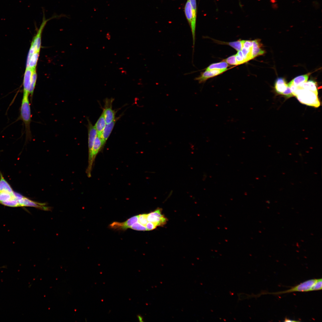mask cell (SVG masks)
<instances>
[{
  "label": "cell",
  "mask_w": 322,
  "mask_h": 322,
  "mask_svg": "<svg viewBox=\"0 0 322 322\" xmlns=\"http://www.w3.org/2000/svg\"><path fill=\"white\" fill-rule=\"evenodd\" d=\"M271 1L272 3H275L276 1L275 0H271Z\"/></svg>",
  "instance_id": "obj_35"
},
{
  "label": "cell",
  "mask_w": 322,
  "mask_h": 322,
  "mask_svg": "<svg viewBox=\"0 0 322 322\" xmlns=\"http://www.w3.org/2000/svg\"><path fill=\"white\" fill-rule=\"evenodd\" d=\"M106 124V121L103 114L102 113L95 126L97 131V135L100 137Z\"/></svg>",
  "instance_id": "obj_18"
},
{
  "label": "cell",
  "mask_w": 322,
  "mask_h": 322,
  "mask_svg": "<svg viewBox=\"0 0 322 322\" xmlns=\"http://www.w3.org/2000/svg\"><path fill=\"white\" fill-rule=\"evenodd\" d=\"M40 51L34 52L30 56H28L27 61V67L33 70L36 69Z\"/></svg>",
  "instance_id": "obj_17"
},
{
  "label": "cell",
  "mask_w": 322,
  "mask_h": 322,
  "mask_svg": "<svg viewBox=\"0 0 322 322\" xmlns=\"http://www.w3.org/2000/svg\"><path fill=\"white\" fill-rule=\"evenodd\" d=\"M137 318H138V319L139 320V321H140V322H143V317L141 315H138Z\"/></svg>",
  "instance_id": "obj_33"
},
{
  "label": "cell",
  "mask_w": 322,
  "mask_h": 322,
  "mask_svg": "<svg viewBox=\"0 0 322 322\" xmlns=\"http://www.w3.org/2000/svg\"><path fill=\"white\" fill-rule=\"evenodd\" d=\"M228 66V64L226 62L223 61L212 64L210 65L206 70H210L213 69L227 70Z\"/></svg>",
  "instance_id": "obj_22"
},
{
  "label": "cell",
  "mask_w": 322,
  "mask_h": 322,
  "mask_svg": "<svg viewBox=\"0 0 322 322\" xmlns=\"http://www.w3.org/2000/svg\"><path fill=\"white\" fill-rule=\"evenodd\" d=\"M244 40H238L235 41L226 43V44L230 46L237 51L242 49L243 45Z\"/></svg>",
  "instance_id": "obj_26"
},
{
  "label": "cell",
  "mask_w": 322,
  "mask_h": 322,
  "mask_svg": "<svg viewBox=\"0 0 322 322\" xmlns=\"http://www.w3.org/2000/svg\"><path fill=\"white\" fill-rule=\"evenodd\" d=\"M0 268H1V267H0Z\"/></svg>",
  "instance_id": "obj_36"
},
{
  "label": "cell",
  "mask_w": 322,
  "mask_h": 322,
  "mask_svg": "<svg viewBox=\"0 0 322 322\" xmlns=\"http://www.w3.org/2000/svg\"><path fill=\"white\" fill-rule=\"evenodd\" d=\"M115 122L116 120L115 119L110 123L106 124L100 137L103 145L105 144L110 136Z\"/></svg>",
  "instance_id": "obj_12"
},
{
  "label": "cell",
  "mask_w": 322,
  "mask_h": 322,
  "mask_svg": "<svg viewBox=\"0 0 322 322\" xmlns=\"http://www.w3.org/2000/svg\"><path fill=\"white\" fill-rule=\"evenodd\" d=\"M0 203L5 206L11 207H20L18 201L16 198H13L7 201L1 202Z\"/></svg>",
  "instance_id": "obj_25"
},
{
  "label": "cell",
  "mask_w": 322,
  "mask_h": 322,
  "mask_svg": "<svg viewBox=\"0 0 322 322\" xmlns=\"http://www.w3.org/2000/svg\"><path fill=\"white\" fill-rule=\"evenodd\" d=\"M43 16L42 20L39 28L35 36L32 41L29 52L28 56H30L37 51H40L41 47V36L43 30L47 22L51 19L54 18H59L62 17L63 15H60L56 14L53 15L51 17L46 19L45 16L44 11L43 10Z\"/></svg>",
  "instance_id": "obj_3"
},
{
  "label": "cell",
  "mask_w": 322,
  "mask_h": 322,
  "mask_svg": "<svg viewBox=\"0 0 322 322\" xmlns=\"http://www.w3.org/2000/svg\"><path fill=\"white\" fill-rule=\"evenodd\" d=\"M227 69L219 70L213 69L206 70L202 72L200 75L195 78L196 80H198L199 83L205 81L208 79L220 75L225 72Z\"/></svg>",
  "instance_id": "obj_8"
},
{
  "label": "cell",
  "mask_w": 322,
  "mask_h": 322,
  "mask_svg": "<svg viewBox=\"0 0 322 322\" xmlns=\"http://www.w3.org/2000/svg\"><path fill=\"white\" fill-rule=\"evenodd\" d=\"M29 94L23 93L20 109V119L24 123L25 126L26 137L30 139L31 137L30 130V124L31 121L30 104L29 99Z\"/></svg>",
  "instance_id": "obj_1"
},
{
  "label": "cell",
  "mask_w": 322,
  "mask_h": 322,
  "mask_svg": "<svg viewBox=\"0 0 322 322\" xmlns=\"http://www.w3.org/2000/svg\"><path fill=\"white\" fill-rule=\"evenodd\" d=\"M112 101L108 100H106L103 112L106 124L110 123L115 119V112L112 108Z\"/></svg>",
  "instance_id": "obj_9"
},
{
  "label": "cell",
  "mask_w": 322,
  "mask_h": 322,
  "mask_svg": "<svg viewBox=\"0 0 322 322\" xmlns=\"http://www.w3.org/2000/svg\"><path fill=\"white\" fill-rule=\"evenodd\" d=\"M130 228L132 229L137 230H147V229L145 226L142 225L139 222H137L133 224Z\"/></svg>",
  "instance_id": "obj_27"
},
{
  "label": "cell",
  "mask_w": 322,
  "mask_h": 322,
  "mask_svg": "<svg viewBox=\"0 0 322 322\" xmlns=\"http://www.w3.org/2000/svg\"><path fill=\"white\" fill-rule=\"evenodd\" d=\"M281 95H284L287 97H290L294 96L290 87L288 85L286 89Z\"/></svg>",
  "instance_id": "obj_31"
},
{
  "label": "cell",
  "mask_w": 322,
  "mask_h": 322,
  "mask_svg": "<svg viewBox=\"0 0 322 322\" xmlns=\"http://www.w3.org/2000/svg\"><path fill=\"white\" fill-rule=\"evenodd\" d=\"M138 222L142 225L145 226L148 222L147 219V214H143L138 215Z\"/></svg>",
  "instance_id": "obj_29"
},
{
  "label": "cell",
  "mask_w": 322,
  "mask_h": 322,
  "mask_svg": "<svg viewBox=\"0 0 322 322\" xmlns=\"http://www.w3.org/2000/svg\"><path fill=\"white\" fill-rule=\"evenodd\" d=\"M32 70L27 67L24 74L23 80V93L30 94Z\"/></svg>",
  "instance_id": "obj_11"
},
{
  "label": "cell",
  "mask_w": 322,
  "mask_h": 322,
  "mask_svg": "<svg viewBox=\"0 0 322 322\" xmlns=\"http://www.w3.org/2000/svg\"><path fill=\"white\" fill-rule=\"evenodd\" d=\"M316 279H311L304 281L287 290L274 293H267V294L280 295L295 292H307L310 291L312 286L316 281Z\"/></svg>",
  "instance_id": "obj_6"
},
{
  "label": "cell",
  "mask_w": 322,
  "mask_h": 322,
  "mask_svg": "<svg viewBox=\"0 0 322 322\" xmlns=\"http://www.w3.org/2000/svg\"><path fill=\"white\" fill-rule=\"evenodd\" d=\"M2 191H0V202L8 200L13 198H16L14 193Z\"/></svg>",
  "instance_id": "obj_24"
},
{
  "label": "cell",
  "mask_w": 322,
  "mask_h": 322,
  "mask_svg": "<svg viewBox=\"0 0 322 322\" xmlns=\"http://www.w3.org/2000/svg\"><path fill=\"white\" fill-rule=\"evenodd\" d=\"M225 62L230 65H237L235 55H233L227 58L225 60Z\"/></svg>",
  "instance_id": "obj_30"
},
{
  "label": "cell",
  "mask_w": 322,
  "mask_h": 322,
  "mask_svg": "<svg viewBox=\"0 0 322 322\" xmlns=\"http://www.w3.org/2000/svg\"><path fill=\"white\" fill-rule=\"evenodd\" d=\"M88 120V134L89 159L88 165L86 172L88 177H91V172L93 163L92 161V151L95 140L97 135L95 126H93L91 122Z\"/></svg>",
  "instance_id": "obj_4"
},
{
  "label": "cell",
  "mask_w": 322,
  "mask_h": 322,
  "mask_svg": "<svg viewBox=\"0 0 322 322\" xmlns=\"http://www.w3.org/2000/svg\"><path fill=\"white\" fill-rule=\"evenodd\" d=\"M147 230H150L155 229L157 226L154 223L148 222L145 225Z\"/></svg>",
  "instance_id": "obj_32"
},
{
  "label": "cell",
  "mask_w": 322,
  "mask_h": 322,
  "mask_svg": "<svg viewBox=\"0 0 322 322\" xmlns=\"http://www.w3.org/2000/svg\"><path fill=\"white\" fill-rule=\"evenodd\" d=\"M310 73L301 75L294 78L290 82L292 85L296 86H300L306 82L308 79Z\"/></svg>",
  "instance_id": "obj_19"
},
{
  "label": "cell",
  "mask_w": 322,
  "mask_h": 322,
  "mask_svg": "<svg viewBox=\"0 0 322 322\" xmlns=\"http://www.w3.org/2000/svg\"><path fill=\"white\" fill-rule=\"evenodd\" d=\"M103 146L100 137L97 135L95 140L92 149V161L93 163L96 155Z\"/></svg>",
  "instance_id": "obj_15"
},
{
  "label": "cell",
  "mask_w": 322,
  "mask_h": 322,
  "mask_svg": "<svg viewBox=\"0 0 322 322\" xmlns=\"http://www.w3.org/2000/svg\"><path fill=\"white\" fill-rule=\"evenodd\" d=\"M287 86V84L284 79L279 78L276 80L275 84V88L277 93L281 95L286 89Z\"/></svg>",
  "instance_id": "obj_16"
},
{
  "label": "cell",
  "mask_w": 322,
  "mask_h": 322,
  "mask_svg": "<svg viewBox=\"0 0 322 322\" xmlns=\"http://www.w3.org/2000/svg\"><path fill=\"white\" fill-rule=\"evenodd\" d=\"M284 321L287 322H297V321H294V320H291V319H287V318H285V320Z\"/></svg>",
  "instance_id": "obj_34"
},
{
  "label": "cell",
  "mask_w": 322,
  "mask_h": 322,
  "mask_svg": "<svg viewBox=\"0 0 322 322\" xmlns=\"http://www.w3.org/2000/svg\"><path fill=\"white\" fill-rule=\"evenodd\" d=\"M253 46L252 53L254 58L259 55H261L265 53V51L262 48V44L258 39L253 41Z\"/></svg>",
  "instance_id": "obj_13"
},
{
  "label": "cell",
  "mask_w": 322,
  "mask_h": 322,
  "mask_svg": "<svg viewBox=\"0 0 322 322\" xmlns=\"http://www.w3.org/2000/svg\"><path fill=\"white\" fill-rule=\"evenodd\" d=\"M322 282L321 278L316 279V281L311 287L310 291L321 290Z\"/></svg>",
  "instance_id": "obj_28"
},
{
  "label": "cell",
  "mask_w": 322,
  "mask_h": 322,
  "mask_svg": "<svg viewBox=\"0 0 322 322\" xmlns=\"http://www.w3.org/2000/svg\"><path fill=\"white\" fill-rule=\"evenodd\" d=\"M18 201L20 207H34L45 210H48L49 209V208L45 206V203L36 202L24 196Z\"/></svg>",
  "instance_id": "obj_10"
},
{
  "label": "cell",
  "mask_w": 322,
  "mask_h": 322,
  "mask_svg": "<svg viewBox=\"0 0 322 322\" xmlns=\"http://www.w3.org/2000/svg\"><path fill=\"white\" fill-rule=\"evenodd\" d=\"M37 78V74L36 69L32 70V75L30 87V94L31 96L32 97L36 85Z\"/></svg>",
  "instance_id": "obj_23"
},
{
  "label": "cell",
  "mask_w": 322,
  "mask_h": 322,
  "mask_svg": "<svg viewBox=\"0 0 322 322\" xmlns=\"http://www.w3.org/2000/svg\"><path fill=\"white\" fill-rule=\"evenodd\" d=\"M138 215L131 217L126 221L123 222H114L110 224L109 227L112 229L125 230L130 228L134 223L138 221Z\"/></svg>",
  "instance_id": "obj_7"
},
{
  "label": "cell",
  "mask_w": 322,
  "mask_h": 322,
  "mask_svg": "<svg viewBox=\"0 0 322 322\" xmlns=\"http://www.w3.org/2000/svg\"><path fill=\"white\" fill-rule=\"evenodd\" d=\"M184 12L191 30L194 48L195 39L196 21L194 20L192 6L189 0H187L185 3L184 7Z\"/></svg>",
  "instance_id": "obj_5"
},
{
  "label": "cell",
  "mask_w": 322,
  "mask_h": 322,
  "mask_svg": "<svg viewBox=\"0 0 322 322\" xmlns=\"http://www.w3.org/2000/svg\"><path fill=\"white\" fill-rule=\"evenodd\" d=\"M5 191L13 193V191L10 185L4 179L2 174H0V191Z\"/></svg>",
  "instance_id": "obj_21"
},
{
  "label": "cell",
  "mask_w": 322,
  "mask_h": 322,
  "mask_svg": "<svg viewBox=\"0 0 322 322\" xmlns=\"http://www.w3.org/2000/svg\"><path fill=\"white\" fill-rule=\"evenodd\" d=\"M147 219L148 222L154 223L157 226H162L167 222V219L165 216L160 218L154 215L152 212L147 214Z\"/></svg>",
  "instance_id": "obj_14"
},
{
  "label": "cell",
  "mask_w": 322,
  "mask_h": 322,
  "mask_svg": "<svg viewBox=\"0 0 322 322\" xmlns=\"http://www.w3.org/2000/svg\"><path fill=\"white\" fill-rule=\"evenodd\" d=\"M294 95L302 104L315 107H318L320 106L318 94L305 89L301 86H297V89Z\"/></svg>",
  "instance_id": "obj_2"
},
{
  "label": "cell",
  "mask_w": 322,
  "mask_h": 322,
  "mask_svg": "<svg viewBox=\"0 0 322 322\" xmlns=\"http://www.w3.org/2000/svg\"><path fill=\"white\" fill-rule=\"evenodd\" d=\"M300 86L305 89L311 91L318 94L317 84L314 81H307Z\"/></svg>",
  "instance_id": "obj_20"
}]
</instances>
